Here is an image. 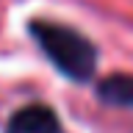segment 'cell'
<instances>
[{
	"instance_id": "obj_1",
	"label": "cell",
	"mask_w": 133,
	"mask_h": 133,
	"mask_svg": "<svg viewBox=\"0 0 133 133\" xmlns=\"http://www.w3.org/2000/svg\"><path fill=\"white\" fill-rule=\"evenodd\" d=\"M31 33L36 44L42 47V53L66 78H72L78 83L91 81V75L97 69V50L83 33L61 22H47V19H36L31 25Z\"/></svg>"
},
{
	"instance_id": "obj_2",
	"label": "cell",
	"mask_w": 133,
	"mask_h": 133,
	"mask_svg": "<svg viewBox=\"0 0 133 133\" xmlns=\"http://www.w3.org/2000/svg\"><path fill=\"white\" fill-rule=\"evenodd\" d=\"M6 133H64L53 108L47 105H25L6 125Z\"/></svg>"
},
{
	"instance_id": "obj_3",
	"label": "cell",
	"mask_w": 133,
	"mask_h": 133,
	"mask_svg": "<svg viewBox=\"0 0 133 133\" xmlns=\"http://www.w3.org/2000/svg\"><path fill=\"white\" fill-rule=\"evenodd\" d=\"M97 94L111 105H122V108H133V75H108L105 81L97 86Z\"/></svg>"
}]
</instances>
